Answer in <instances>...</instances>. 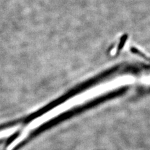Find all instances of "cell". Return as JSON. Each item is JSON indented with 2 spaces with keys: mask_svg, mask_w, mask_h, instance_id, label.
I'll use <instances>...</instances> for the list:
<instances>
[{
  "mask_svg": "<svg viewBox=\"0 0 150 150\" xmlns=\"http://www.w3.org/2000/svg\"><path fill=\"white\" fill-rule=\"evenodd\" d=\"M134 81V78L133 76H123L112 81L94 86L76 96H73L68 100L62 103V104L53 108V109L47 111L41 116L37 117L36 118L30 122L23 129L20 134L8 145L7 150H13L23 140H25L33 131L38 128L43 124L46 123L47 122L51 121L56 117L64 113V112H67L74 107L83 105L94 98L99 97L103 94L116 90L120 87L132 84Z\"/></svg>",
  "mask_w": 150,
  "mask_h": 150,
  "instance_id": "cell-1",
  "label": "cell"
},
{
  "mask_svg": "<svg viewBox=\"0 0 150 150\" xmlns=\"http://www.w3.org/2000/svg\"><path fill=\"white\" fill-rule=\"evenodd\" d=\"M143 81H144V83H145L150 84V76L145 77V78L143 79Z\"/></svg>",
  "mask_w": 150,
  "mask_h": 150,
  "instance_id": "cell-2",
  "label": "cell"
}]
</instances>
